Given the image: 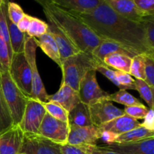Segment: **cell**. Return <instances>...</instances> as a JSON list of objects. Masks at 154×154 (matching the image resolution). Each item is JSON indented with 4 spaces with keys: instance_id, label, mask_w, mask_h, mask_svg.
Instances as JSON below:
<instances>
[{
    "instance_id": "603a6c76",
    "label": "cell",
    "mask_w": 154,
    "mask_h": 154,
    "mask_svg": "<svg viewBox=\"0 0 154 154\" xmlns=\"http://www.w3.org/2000/svg\"><path fill=\"white\" fill-rule=\"evenodd\" d=\"M132 59L127 55L120 54H112L106 56L103 60V63L114 70L124 72L129 74Z\"/></svg>"
},
{
    "instance_id": "7dc6e473",
    "label": "cell",
    "mask_w": 154,
    "mask_h": 154,
    "mask_svg": "<svg viewBox=\"0 0 154 154\" xmlns=\"http://www.w3.org/2000/svg\"><path fill=\"white\" fill-rule=\"evenodd\" d=\"M4 1H5V0H0V7H1L2 4L3 2H4Z\"/></svg>"
},
{
    "instance_id": "e0dca14e",
    "label": "cell",
    "mask_w": 154,
    "mask_h": 154,
    "mask_svg": "<svg viewBox=\"0 0 154 154\" xmlns=\"http://www.w3.org/2000/svg\"><path fill=\"white\" fill-rule=\"evenodd\" d=\"M48 102H53L61 105L68 113L70 112L81 102L78 92L69 86L62 83L58 91L54 95H49Z\"/></svg>"
},
{
    "instance_id": "ab89813d",
    "label": "cell",
    "mask_w": 154,
    "mask_h": 154,
    "mask_svg": "<svg viewBox=\"0 0 154 154\" xmlns=\"http://www.w3.org/2000/svg\"><path fill=\"white\" fill-rule=\"evenodd\" d=\"M138 10L145 15H154V0H132Z\"/></svg>"
},
{
    "instance_id": "8992f818",
    "label": "cell",
    "mask_w": 154,
    "mask_h": 154,
    "mask_svg": "<svg viewBox=\"0 0 154 154\" xmlns=\"http://www.w3.org/2000/svg\"><path fill=\"white\" fill-rule=\"evenodd\" d=\"M8 72L20 90L25 96L30 97L32 93V73L24 52L13 54Z\"/></svg>"
},
{
    "instance_id": "c3c4849f",
    "label": "cell",
    "mask_w": 154,
    "mask_h": 154,
    "mask_svg": "<svg viewBox=\"0 0 154 154\" xmlns=\"http://www.w3.org/2000/svg\"><path fill=\"white\" fill-rule=\"evenodd\" d=\"M19 154H24V153H19Z\"/></svg>"
},
{
    "instance_id": "ffe728a7",
    "label": "cell",
    "mask_w": 154,
    "mask_h": 154,
    "mask_svg": "<svg viewBox=\"0 0 154 154\" xmlns=\"http://www.w3.org/2000/svg\"><path fill=\"white\" fill-rule=\"evenodd\" d=\"M112 54H124L129 56L131 58H133L135 56L138 55L117 42L111 40H105V39H102L101 43L93 51L92 55L98 60L103 63L104 58L106 56Z\"/></svg>"
},
{
    "instance_id": "6da1fadb",
    "label": "cell",
    "mask_w": 154,
    "mask_h": 154,
    "mask_svg": "<svg viewBox=\"0 0 154 154\" xmlns=\"http://www.w3.org/2000/svg\"><path fill=\"white\" fill-rule=\"evenodd\" d=\"M75 14L101 39L117 42L136 54L154 55L146 42L142 23L118 14L103 0L92 11Z\"/></svg>"
},
{
    "instance_id": "f35d334b",
    "label": "cell",
    "mask_w": 154,
    "mask_h": 154,
    "mask_svg": "<svg viewBox=\"0 0 154 154\" xmlns=\"http://www.w3.org/2000/svg\"><path fill=\"white\" fill-rule=\"evenodd\" d=\"M96 72H100L102 75H103L104 76L106 77L109 81H111L114 85L117 86V87H119L120 90H123L121 85L119 84L118 81H117V78H116L114 69L109 68L108 66H107L106 65L104 64V63H99V64L96 66Z\"/></svg>"
},
{
    "instance_id": "8fae6325",
    "label": "cell",
    "mask_w": 154,
    "mask_h": 154,
    "mask_svg": "<svg viewBox=\"0 0 154 154\" xmlns=\"http://www.w3.org/2000/svg\"><path fill=\"white\" fill-rule=\"evenodd\" d=\"M90 118L93 126L99 128L113 119L124 114L123 110L120 109L108 99H103L88 105Z\"/></svg>"
},
{
    "instance_id": "7c38bea8",
    "label": "cell",
    "mask_w": 154,
    "mask_h": 154,
    "mask_svg": "<svg viewBox=\"0 0 154 154\" xmlns=\"http://www.w3.org/2000/svg\"><path fill=\"white\" fill-rule=\"evenodd\" d=\"M99 134V129L93 125L83 127L71 126L69 127L67 144L78 146L97 145Z\"/></svg>"
},
{
    "instance_id": "d4e9b609",
    "label": "cell",
    "mask_w": 154,
    "mask_h": 154,
    "mask_svg": "<svg viewBox=\"0 0 154 154\" xmlns=\"http://www.w3.org/2000/svg\"><path fill=\"white\" fill-rule=\"evenodd\" d=\"M7 23L8 26L12 54H15L23 52L24 44H25V38L26 34L20 31L16 24H14L13 23L11 22L8 17Z\"/></svg>"
},
{
    "instance_id": "f1b7e54d",
    "label": "cell",
    "mask_w": 154,
    "mask_h": 154,
    "mask_svg": "<svg viewBox=\"0 0 154 154\" xmlns=\"http://www.w3.org/2000/svg\"><path fill=\"white\" fill-rule=\"evenodd\" d=\"M129 75L144 81L145 80V57L144 54H138L132 59Z\"/></svg>"
},
{
    "instance_id": "e575fe53",
    "label": "cell",
    "mask_w": 154,
    "mask_h": 154,
    "mask_svg": "<svg viewBox=\"0 0 154 154\" xmlns=\"http://www.w3.org/2000/svg\"><path fill=\"white\" fill-rule=\"evenodd\" d=\"M6 10H7L8 18L10 20L11 22L16 25L25 14L22 8L18 4L12 2H7Z\"/></svg>"
},
{
    "instance_id": "7402d4cb",
    "label": "cell",
    "mask_w": 154,
    "mask_h": 154,
    "mask_svg": "<svg viewBox=\"0 0 154 154\" xmlns=\"http://www.w3.org/2000/svg\"><path fill=\"white\" fill-rule=\"evenodd\" d=\"M34 38L38 47L41 48L44 53L60 67L61 60H60V53H59L57 43L53 36L48 32L38 38Z\"/></svg>"
},
{
    "instance_id": "836d02e7",
    "label": "cell",
    "mask_w": 154,
    "mask_h": 154,
    "mask_svg": "<svg viewBox=\"0 0 154 154\" xmlns=\"http://www.w3.org/2000/svg\"><path fill=\"white\" fill-rule=\"evenodd\" d=\"M12 56L6 43L0 36V73L9 70Z\"/></svg>"
},
{
    "instance_id": "7a4b0ae2",
    "label": "cell",
    "mask_w": 154,
    "mask_h": 154,
    "mask_svg": "<svg viewBox=\"0 0 154 154\" xmlns=\"http://www.w3.org/2000/svg\"><path fill=\"white\" fill-rule=\"evenodd\" d=\"M43 11L48 22L58 26L81 52L92 54L102 42V39L75 14L54 4L43 7Z\"/></svg>"
},
{
    "instance_id": "74e56055",
    "label": "cell",
    "mask_w": 154,
    "mask_h": 154,
    "mask_svg": "<svg viewBox=\"0 0 154 154\" xmlns=\"http://www.w3.org/2000/svg\"><path fill=\"white\" fill-rule=\"evenodd\" d=\"M145 57V81L151 88L154 89V55Z\"/></svg>"
},
{
    "instance_id": "5bb4252c",
    "label": "cell",
    "mask_w": 154,
    "mask_h": 154,
    "mask_svg": "<svg viewBox=\"0 0 154 154\" xmlns=\"http://www.w3.org/2000/svg\"><path fill=\"white\" fill-rule=\"evenodd\" d=\"M102 146L120 154H154V137L134 142L113 143Z\"/></svg>"
},
{
    "instance_id": "52a82bcc",
    "label": "cell",
    "mask_w": 154,
    "mask_h": 154,
    "mask_svg": "<svg viewBox=\"0 0 154 154\" xmlns=\"http://www.w3.org/2000/svg\"><path fill=\"white\" fill-rule=\"evenodd\" d=\"M46 114L42 102L29 97L22 119L18 125L23 133L38 134V129Z\"/></svg>"
},
{
    "instance_id": "d6a6232c",
    "label": "cell",
    "mask_w": 154,
    "mask_h": 154,
    "mask_svg": "<svg viewBox=\"0 0 154 154\" xmlns=\"http://www.w3.org/2000/svg\"><path fill=\"white\" fill-rule=\"evenodd\" d=\"M141 23L147 45L151 51H154V15L145 17Z\"/></svg>"
},
{
    "instance_id": "5b68a950",
    "label": "cell",
    "mask_w": 154,
    "mask_h": 154,
    "mask_svg": "<svg viewBox=\"0 0 154 154\" xmlns=\"http://www.w3.org/2000/svg\"><path fill=\"white\" fill-rule=\"evenodd\" d=\"M38 45L34 38L26 35L24 44V54L29 64L32 73V93L30 98L42 102H48L49 95L47 93L42 78L38 72L36 63V50Z\"/></svg>"
},
{
    "instance_id": "2e32d148",
    "label": "cell",
    "mask_w": 154,
    "mask_h": 154,
    "mask_svg": "<svg viewBox=\"0 0 154 154\" xmlns=\"http://www.w3.org/2000/svg\"><path fill=\"white\" fill-rule=\"evenodd\" d=\"M103 1L118 14L130 20L141 23L144 20L145 17H147V15L138 10L132 0H103Z\"/></svg>"
},
{
    "instance_id": "f546056e",
    "label": "cell",
    "mask_w": 154,
    "mask_h": 154,
    "mask_svg": "<svg viewBox=\"0 0 154 154\" xmlns=\"http://www.w3.org/2000/svg\"><path fill=\"white\" fill-rule=\"evenodd\" d=\"M8 0H5L0 7V36L7 45L10 52L12 54L11 48L10 36H9L8 26L7 23V10H6V4Z\"/></svg>"
},
{
    "instance_id": "9a60e30c",
    "label": "cell",
    "mask_w": 154,
    "mask_h": 154,
    "mask_svg": "<svg viewBox=\"0 0 154 154\" xmlns=\"http://www.w3.org/2000/svg\"><path fill=\"white\" fill-rule=\"evenodd\" d=\"M48 32L53 36L58 47L61 64L66 59L80 52L77 47L58 26L51 22H48ZM61 67V66H60Z\"/></svg>"
},
{
    "instance_id": "ba28073f",
    "label": "cell",
    "mask_w": 154,
    "mask_h": 154,
    "mask_svg": "<svg viewBox=\"0 0 154 154\" xmlns=\"http://www.w3.org/2000/svg\"><path fill=\"white\" fill-rule=\"evenodd\" d=\"M69 126L67 123L51 117L46 112L38 129V134L44 138L60 145L67 144Z\"/></svg>"
},
{
    "instance_id": "1f68e13d",
    "label": "cell",
    "mask_w": 154,
    "mask_h": 154,
    "mask_svg": "<svg viewBox=\"0 0 154 154\" xmlns=\"http://www.w3.org/2000/svg\"><path fill=\"white\" fill-rule=\"evenodd\" d=\"M48 30V23L42 20L32 17L28 30L26 32V35L32 38H38L43 35Z\"/></svg>"
},
{
    "instance_id": "3957f363",
    "label": "cell",
    "mask_w": 154,
    "mask_h": 154,
    "mask_svg": "<svg viewBox=\"0 0 154 154\" xmlns=\"http://www.w3.org/2000/svg\"><path fill=\"white\" fill-rule=\"evenodd\" d=\"M99 63H103L92 54L80 51L66 59L61 64L63 71V84L78 92L81 80L90 71L95 70Z\"/></svg>"
},
{
    "instance_id": "7bdbcfd3",
    "label": "cell",
    "mask_w": 154,
    "mask_h": 154,
    "mask_svg": "<svg viewBox=\"0 0 154 154\" xmlns=\"http://www.w3.org/2000/svg\"><path fill=\"white\" fill-rule=\"evenodd\" d=\"M141 126L144 127L148 130L154 132V111L153 109L149 108L147 114L144 118V121L141 123Z\"/></svg>"
},
{
    "instance_id": "9c48e42d",
    "label": "cell",
    "mask_w": 154,
    "mask_h": 154,
    "mask_svg": "<svg viewBox=\"0 0 154 154\" xmlns=\"http://www.w3.org/2000/svg\"><path fill=\"white\" fill-rule=\"evenodd\" d=\"M78 94L81 102L87 105H90L103 99H108L110 95L99 87L95 70L87 72L81 80Z\"/></svg>"
},
{
    "instance_id": "277c9868",
    "label": "cell",
    "mask_w": 154,
    "mask_h": 154,
    "mask_svg": "<svg viewBox=\"0 0 154 154\" xmlns=\"http://www.w3.org/2000/svg\"><path fill=\"white\" fill-rule=\"evenodd\" d=\"M2 90L8 105L13 125H18L22 119L29 97L23 94L12 80L8 71L0 73Z\"/></svg>"
},
{
    "instance_id": "f6af8a7d",
    "label": "cell",
    "mask_w": 154,
    "mask_h": 154,
    "mask_svg": "<svg viewBox=\"0 0 154 154\" xmlns=\"http://www.w3.org/2000/svg\"><path fill=\"white\" fill-rule=\"evenodd\" d=\"M32 17L30 16V15L25 14L24 16L23 17L20 19V20L17 23V26L19 29V30L22 32L26 33L28 30L30 22H31V20Z\"/></svg>"
},
{
    "instance_id": "60d3db41",
    "label": "cell",
    "mask_w": 154,
    "mask_h": 154,
    "mask_svg": "<svg viewBox=\"0 0 154 154\" xmlns=\"http://www.w3.org/2000/svg\"><path fill=\"white\" fill-rule=\"evenodd\" d=\"M60 150L62 154H87V150L84 146L65 144L60 145Z\"/></svg>"
},
{
    "instance_id": "44dd1931",
    "label": "cell",
    "mask_w": 154,
    "mask_h": 154,
    "mask_svg": "<svg viewBox=\"0 0 154 154\" xmlns=\"http://www.w3.org/2000/svg\"><path fill=\"white\" fill-rule=\"evenodd\" d=\"M68 124L69 127L71 126H92L91 118H90V111L88 105L79 102L68 115Z\"/></svg>"
},
{
    "instance_id": "ac0fdd59",
    "label": "cell",
    "mask_w": 154,
    "mask_h": 154,
    "mask_svg": "<svg viewBox=\"0 0 154 154\" xmlns=\"http://www.w3.org/2000/svg\"><path fill=\"white\" fill-rule=\"evenodd\" d=\"M140 126H141V123L138 120L124 114L123 115L116 117L111 120V121L99 126V129L100 130L108 131L115 135H119L135 129Z\"/></svg>"
},
{
    "instance_id": "cb8c5ba5",
    "label": "cell",
    "mask_w": 154,
    "mask_h": 154,
    "mask_svg": "<svg viewBox=\"0 0 154 154\" xmlns=\"http://www.w3.org/2000/svg\"><path fill=\"white\" fill-rule=\"evenodd\" d=\"M152 137H154L153 131L148 130L143 127L142 126H140L129 132L117 135L114 143L134 142V141H141V140L147 139Z\"/></svg>"
},
{
    "instance_id": "4dcf8cb0",
    "label": "cell",
    "mask_w": 154,
    "mask_h": 154,
    "mask_svg": "<svg viewBox=\"0 0 154 154\" xmlns=\"http://www.w3.org/2000/svg\"><path fill=\"white\" fill-rule=\"evenodd\" d=\"M45 111L48 114L54 118L68 123V115L69 113L59 104L53 102H42Z\"/></svg>"
},
{
    "instance_id": "d590c367",
    "label": "cell",
    "mask_w": 154,
    "mask_h": 154,
    "mask_svg": "<svg viewBox=\"0 0 154 154\" xmlns=\"http://www.w3.org/2000/svg\"><path fill=\"white\" fill-rule=\"evenodd\" d=\"M148 108L144 106L143 104L126 107V108L123 110L125 114L132 117V118L136 119V120L144 119L146 114L148 112Z\"/></svg>"
},
{
    "instance_id": "4316f807",
    "label": "cell",
    "mask_w": 154,
    "mask_h": 154,
    "mask_svg": "<svg viewBox=\"0 0 154 154\" xmlns=\"http://www.w3.org/2000/svg\"><path fill=\"white\" fill-rule=\"evenodd\" d=\"M108 100L110 102H115L117 103L121 104L126 107L142 104V102L139 99L128 93L126 90H120L116 93L110 94Z\"/></svg>"
},
{
    "instance_id": "b9f144b4",
    "label": "cell",
    "mask_w": 154,
    "mask_h": 154,
    "mask_svg": "<svg viewBox=\"0 0 154 154\" xmlns=\"http://www.w3.org/2000/svg\"><path fill=\"white\" fill-rule=\"evenodd\" d=\"M87 150V154H120L113 150H108L102 145L98 146H84Z\"/></svg>"
},
{
    "instance_id": "83f0119b",
    "label": "cell",
    "mask_w": 154,
    "mask_h": 154,
    "mask_svg": "<svg viewBox=\"0 0 154 154\" xmlns=\"http://www.w3.org/2000/svg\"><path fill=\"white\" fill-rule=\"evenodd\" d=\"M135 90L139 93L141 97L147 102L149 108L153 109L154 99H153V89L151 88L147 83L143 80H135Z\"/></svg>"
},
{
    "instance_id": "4fadbf2b",
    "label": "cell",
    "mask_w": 154,
    "mask_h": 154,
    "mask_svg": "<svg viewBox=\"0 0 154 154\" xmlns=\"http://www.w3.org/2000/svg\"><path fill=\"white\" fill-rule=\"evenodd\" d=\"M19 125H13L0 133V154H19L23 139Z\"/></svg>"
},
{
    "instance_id": "ee69618b",
    "label": "cell",
    "mask_w": 154,
    "mask_h": 154,
    "mask_svg": "<svg viewBox=\"0 0 154 154\" xmlns=\"http://www.w3.org/2000/svg\"><path fill=\"white\" fill-rule=\"evenodd\" d=\"M99 131H100L99 140H101L102 142L105 143V144L108 145V144H111L115 142L116 138L117 136V135L112 133V132H108V131L100 130V129H99Z\"/></svg>"
},
{
    "instance_id": "8d00e7d4",
    "label": "cell",
    "mask_w": 154,
    "mask_h": 154,
    "mask_svg": "<svg viewBox=\"0 0 154 154\" xmlns=\"http://www.w3.org/2000/svg\"><path fill=\"white\" fill-rule=\"evenodd\" d=\"M119 84L121 85L123 90H135V80L129 73L114 70Z\"/></svg>"
},
{
    "instance_id": "484cf974",
    "label": "cell",
    "mask_w": 154,
    "mask_h": 154,
    "mask_svg": "<svg viewBox=\"0 0 154 154\" xmlns=\"http://www.w3.org/2000/svg\"><path fill=\"white\" fill-rule=\"evenodd\" d=\"M12 126L13 121L3 95L0 79V133L9 129Z\"/></svg>"
},
{
    "instance_id": "d6986e66",
    "label": "cell",
    "mask_w": 154,
    "mask_h": 154,
    "mask_svg": "<svg viewBox=\"0 0 154 154\" xmlns=\"http://www.w3.org/2000/svg\"><path fill=\"white\" fill-rule=\"evenodd\" d=\"M102 0H54L52 4L74 14H85L96 9Z\"/></svg>"
},
{
    "instance_id": "bcb514c9",
    "label": "cell",
    "mask_w": 154,
    "mask_h": 154,
    "mask_svg": "<svg viewBox=\"0 0 154 154\" xmlns=\"http://www.w3.org/2000/svg\"><path fill=\"white\" fill-rule=\"evenodd\" d=\"M35 2H36L37 3H38L39 5L42 6V8L45 7V6L48 5L52 4L53 1L54 0H34Z\"/></svg>"
},
{
    "instance_id": "30bf717a",
    "label": "cell",
    "mask_w": 154,
    "mask_h": 154,
    "mask_svg": "<svg viewBox=\"0 0 154 154\" xmlns=\"http://www.w3.org/2000/svg\"><path fill=\"white\" fill-rule=\"evenodd\" d=\"M20 153L62 154V152L60 144L44 138L39 134L24 133Z\"/></svg>"
}]
</instances>
